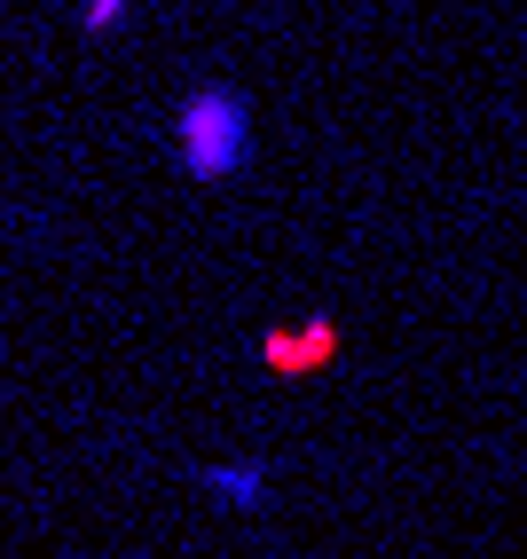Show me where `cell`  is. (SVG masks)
Returning <instances> with one entry per match:
<instances>
[{
    "label": "cell",
    "instance_id": "obj_3",
    "mask_svg": "<svg viewBox=\"0 0 527 559\" xmlns=\"http://www.w3.org/2000/svg\"><path fill=\"white\" fill-rule=\"evenodd\" d=\"M197 480H205V497H220V504H229V512H268V497H276V465H268V457H237V465H205Z\"/></svg>",
    "mask_w": 527,
    "mask_h": 559
},
{
    "label": "cell",
    "instance_id": "obj_1",
    "mask_svg": "<svg viewBox=\"0 0 527 559\" xmlns=\"http://www.w3.org/2000/svg\"><path fill=\"white\" fill-rule=\"evenodd\" d=\"M173 151L190 181H237L252 158V103L220 80L190 87V103L173 110Z\"/></svg>",
    "mask_w": 527,
    "mask_h": 559
},
{
    "label": "cell",
    "instance_id": "obj_2",
    "mask_svg": "<svg viewBox=\"0 0 527 559\" xmlns=\"http://www.w3.org/2000/svg\"><path fill=\"white\" fill-rule=\"evenodd\" d=\"M260 362H268L276 379H308V370H331V362H338V316H308L299 331L268 323V331H260Z\"/></svg>",
    "mask_w": 527,
    "mask_h": 559
},
{
    "label": "cell",
    "instance_id": "obj_4",
    "mask_svg": "<svg viewBox=\"0 0 527 559\" xmlns=\"http://www.w3.org/2000/svg\"><path fill=\"white\" fill-rule=\"evenodd\" d=\"M80 24H87V40H103V32L127 24V0H80Z\"/></svg>",
    "mask_w": 527,
    "mask_h": 559
}]
</instances>
